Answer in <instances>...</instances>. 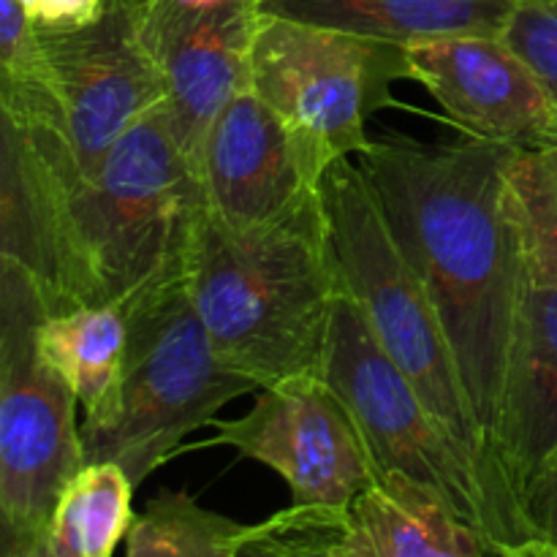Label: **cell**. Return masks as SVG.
I'll return each mask as SVG.
<instances>
[{
  "instance_id": "cell-28",
  "label": "cell",
  "mask_w": 557,
  "mask_h": 557,
  "mask_svg": "<svg viewBox=\"0 0 557 557\" xmlns=\"http://www.w3.org/2000/svg\"><path fill=\"white\" fill-rule=\"evenodd\" d=\"M22 5H25V11H30L33 9V3H36V0H20Z\"/></svg>"
},
{
  "instance_id": "cell-29",
  "label": "cell",
  "mask_w": 557,
  "mask_h": 557,
  "mask_svg": "<svg viewBox=\"0 0 557 557\" xmlns=\"http://www.w3.org/2000/svg\"><path fill=\"white\" fill-rule=\"evenodd\" d=\"M520 3H553V0H520Z\"/></svg>"
},
{
  "instance_id": "cell-18",
  "label": "cell",
  "mask_w": 557,
  "mask_h": 557,
  "mask_svg": "<svg viewBox=\"0 0 557 557\" xmlns=\"http://www.w3.org/2000/svg\"><path fill=\"white\" fill-rule=\"evenodd\" d=\"M134 482L117 462H87L60 493L47 525L49 547L58 557H112L128 536Z\"/></svg>"
},
{
  "instance_id": "cell-16",
  "label": "cell",
  "mask_w": 557,
  "mask_h": 557,
  "mask_svg": "<svg viewBox=\"0 0 557 557\" xmlns=\"http://www.w3.org/2000/svg\"><path fill=\"white\" fill-rule=\"evenodd\" d=\"M520 0H264L267 14L417 47L455 36H504Z\"/></svg>"
},
{
  "instance_id": "cell-5",
  "label": "cell",
  "mask_w": 557,
  "mask_h": 557,
  "mask_svg": "<svg viewBox=\"0 0 557 557\" xmlns=\"http://www.w3.org/2000/svg\"><path fill=\"white\" fill-rule=\"evenodd\" d=\"M125 319L128 351L117 413L107 424L82 428V444L85 466L117 462L139 487L177 455L185 435L259 386L218 357L185 277L141 297Z\"/></svg>"
},
{
  "instance_id": "cell-10",
  "label": "cell",
  "mask_w": 557,
  "mask_h": 557,
  "mask_svg": "<svg viewBox=\"0 0 557 557\" xmlns=\"http://www.w3.org/2000/svg\"><path fill=\"white\" fill-rule=\"evenodd\" d=\"M41 38L85 177L145 114L166 103V82L141 33V0H107L90 25L41 30Z\"/></svg>"
},
{
  "instance_id": "cell-8",
  "label": "cell",
  "mask_w": 557,
  "mask_h": 557,
  "mask_svg": "<svg viewBox=\"0 0 557 557\" xmlns=\"http://www.w3.org/2000/svg\"><path fill=\"white\" fill-rule=\"evenodd\" d=\"M408 79L406 47L264 14L250 54V90L302 139L324 172L370 145L368 120Z\"/></svg>"
},
{
  "instance_id": "cell-14",
  "label": "cell",
  "mask_w": 557,
  "mask_h": 557,
  "mask_svg": "<svg viewBox=\"0 0 557 557\" xmlns=\"http://www.w3.org/2000/svg\"><path fill=\"white\" fill-rule=\"evenodd\" d=\"M557 446V288L531 283L517 321L495 419L493 457L520 511V493Z\"/></svg>"
},
{
  "instance_id": "cell-19",
  "label": "cell",
  "mask_w": 557,
  "mask_h": 557,
  "mask_svg": "<svg viewBox=\"0 0 557 557\" xmlns=\"http://www.w3.org/2000/svg\"><path fill=\"white\" fill-rule=\"evenodd\" d=\"M0 114L20 131L69 136L41 30L20 0H0Z\"/></svg>"
},
{
  "instance_id": "cell-24",
  "label": "cell",
  "mask_w": 557,
  "mask_h": 557,
  "mask_svg": "<svg viewBox=\"0 0 557 557\" xmlns=\"http://www.w3.org/2000/svg\"><path fill=\"white\" fill-rule=\"evenodd\" d=\"M520 520L525 542L536 539L557 547V446L522 487Z\"/></svg>"
},
{
  "instance_id": "cell-9",
  "label": "cell",
  "mask_w": 557,
  "mask_h": 557,
  "mask_svg": "<svg viewBox=\"0 0 557 557\" xmlns=\"http://www.w3.org/2000/svg\"><path fill=\"white\" fill-rule=\"evenodd\" d=\"M201 446H228L275 471L294 506L346 511L379 479L357 419L324 375H297L264 386L237 419H210Z\"/></svg>"
},
{
  "instance_id": "cell-21",
  "label": "cell",
  "mask_w": 557,
  "mask_h": 557,
  "mask_svg": "<svg viewBox=\"0 0 557 557\" xmlns=\"http://www.w3.org/2000/svg\"><path fill=\"white\" fill-rule=\"evenodd\" d=\"M504 177L531 283L557 288V147L509 150Z\"/></svg>"
},
{
  "instance_id": "cell-6",
  "label": "cell",
  "mask_w": 557,
  "mask_h": 557,
  "mask_svg": "<svg viewBox=\"0 0 557 557\" xmlns=\"http://www.w3.org/2000/svg\"><path fill=\"white\" fill-rule=\"evenodd\" d=\"M49 315L30 272L0 259V517L5 553L47 533L65 484L85 468L74 389L41 354Z\"/></svg>"
},
{
  "instance_id": "cell-7",
  "label": "cell",
  "mask_w": 557,
  "mask_h": 557,
  "mask_svg": "<svg viewBox=\"0 0 557 557\" xmlns=\"http://www.w3.org/2000/svg\"><path fill=\"white\" fill-rule=\"evenodd\" d=\"M324 379L357 419L379 473H400L428 490L462 522L476 528L495 555L515 544L479 466L381 348L346 288L332 321Z\"/></svg>"
},
{
  "instance_id": "cell-12",
  "label": "cell",
  "mask_w": 557,
  "mask_h": 557,
  "mask_svg": "<svg viewBox=\"0 0 557 557\" xmlns=\"http://www.w3.org/2000/svg\"><path fill=\"white\" fill-rule=\"evenodd\" d=\"M199 177L212 221L228 232H250L319 196L326 172L292 125L245 87L212 120Z\"/></svg>"
},
{
  "instance_id": "cell-13",
  "label": "cell",
  "mask_w": 557,
  "mask_h": 557,
  "mask_svg": "<svg viewBox=\"0 0 557 557\" xmlns=\"http://www.w3.org/2000/svg\"><path fill=\"white\" fill-rule=\"evenodd\" d=\"M408 79L468 139L511 150L557 147V109L536 71L504 36H455L406 49Z\"/></svg>"
},
{
  "instance_id": "cell-20",
  "label": "cell",
  "mask_w": 557,
  "mask_h": 557,
  "mask_svg": "<svg viewBox=\"0 0 557 557\" xmlns=\"http://www.w3.org/2000/svg\"><path fill=\"white\" fill-rule=\"evenodd\" d=\"M245 525L205 509L183 490H161L136 515L125 557H234Z\"/></svg>"
},
{
  "instance_id": "cell-17",
  "label": "cell",
  "mask_w": 557,
  "mask_h": 557,
  "mask_svg": "<svg viewBox=\"0 0 557 557\" xmlns=\"http://www.w3.org/2000/svg\"><path fill=\"white\" fill-rule=\"evenodd\" d=\"M41 354L63 373L85 411L82 428L107 424L117 413L128 319L114 305H82L47 315L38 330Z\"/></svg>"
},
{
  "instance_id": "cell-15",
  "label": "cell",
  "mask_w": 557,
  "mask_h": 557,
  "mask_svg": "<svg viewBox=\"0 0 557 557\" xmlns=\"http://www.w3.org/2000/svg\"><path fill=\"white\" fill-rule=\"evenodd\" d=\"M348 557H490L487 539L400 473H379L346 509Z\"/></svg>"
},
{
  "instance_id": "cell-1",
  "label": "cell",
  "mask_w": 557,
  "mask_h": 557,
  "mask_svg": "<svg viewBox=\"0 0 557 557\" xmlns=\"http://www.w3.org/2000/svg\"><path fill=\"white\" fill-rule=\"evenodd\" d=\"M0 259L30 272L49 315L82 305L125 313L183 281L207 201L166 103L85 177L16 136H0Z\"/></svg>"
},
{
  "instance_id": "cell-22",
  "label": "cell",
  "mask_w": 557,
  "mask_h": 557,
  "mask_svg": "<svg viewBox=\"0 0 557 557\" xmlns=\"http://www.w3.org/2000/svg\"><path fill=\"white\" fill-rule=\"evenodd\" d=\"M343 536L346 511L292 504L256 525H245L234 557H348Z\"/></svg>"
},
{
  "instance_id": "cell-4",
  "label": "cell",
  "mask_w": 557,
  "mask_h": 557,
  "mask_svg": "<svg viewBox=\"0 0 557 557\" xmlns=\"http://www.w3.org/2000/svg\"><path fill=\"white\" fill-rule=\"evenodd\" d=\"M321 199L343 288L359 305L381 348L406 373L446 433L479 466L511 542H525L520 511L490 460L468 403L444 321L422 277L392 237L359 163L351 158L337 161L326 172Z\"/></svg>"
},
{
  "instance_id": "cell-23",
  "label": "cell",
  "mask_w": 557,
  "mask_h": 557,
  "mask_svg": "<svg viewBox=\"0 0 557 557\" xmlns=\"http://www.w3.org/2000/svg\"><path fill=\"white\" fill-rule=\"evenodd\" d=\"M504 38L536 71L557 109V0L517 3Z\"/></svg>"
},
{
  "instance_id": "cell-27",
  "label": "cell",
  "mask_w": 557,
  "mask_h": 557,
  "mask_svg": "<svg viewBox=\"0 0 557 557\" xmlns=\"http://www.w3.org/2000/svg\"><path fill=\"white\" fill-rule=\"evenodd\" d=\"M3 557H58V555H54L52 547H49L47 533H41V536H36L33 542L22 544V547L11 549V553H5Z\"/></svg>"
},
{
  "instance_id": "cell-26",
  "label": "cell",
  "mask_w": 557,
  "mask_h": 557,
  "mask_svg": "<svg viewBox=\"0 0 557 557\" xmlns=\"http://www.w3.org/2000/svg\"><path fill=\"white\" fill-rule=\"evenodd\" d=\"M498 557H557V547L555 544L547 542H520V544H511V547H504L498 553Z\"/></svg>"
},
{
  "instance_id": "cell-25",
  "label": "cell",
  "mask_w": 557,
  "mask_h": 557,
  "mask_svg": "<svg viewBox=\"0 0 557 557\" xmlns=\"http://www.w3.org/2000/svg\"><path fill=\"white\" fill-rule=\"evenodd\" d=\"M107 0H36L27 16L38 30H76L98 20Z\"/></svg>"
},
{
  "instance_id": "cell-2",
  "label": "cell",
  "mask_w": 557,
  "mask_h": 557,
  "mask_svg": "<svg viewBox=\"0 0 557 557\" xmlns=\"http://www.w3.org/2000/svg\"><path fill=\"white\" fill-rule=\"evenodd\" d=\"M509 150L468 136L428 145L392 131L357 156L392 237L444 321L493 466L500 392L531 286L506 201Z\"/></svg>"
},
{
  "instance_id": "cell-11",
  "label": "cell",
  "mask_w": 557,
  "mask_h": 557,
  "mask_svg": "<svg viewBox=\"0 0 557 557\" xmlns=\"http://www.w3.org/2000/svg\"><path fill=\"white\" fill-rule=\"evenodd\" d=\"M264 0H141V33L166 82V112L185 156L223 107L250 87V54Z\"/></svg>"
},
{
  "instance_id": "cell-3",
  "label": "cell",
  "mask_w": 557,
  "mask_h": 557,
  "mask_svg": "<svg viewBox=\"0 0 557 557\" xmlns=\"http://www.w3.org/2000/svg\"><path fill=\"white\" fill-rule=\"evenodd\" d=\"M185 288L223 364L259 392L324 375L343 283L321 194L250 232H228L205 212Z\"/></svg>"
}]
</instances>
